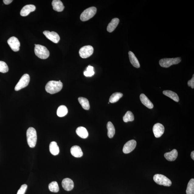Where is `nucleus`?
<instances>
[{
    "mask_svg": "<svg viewBox=\"0 0 194 194\" xmlns=\"http://www.w3.org/2000/svg\"><path fill=\"white\" fill-rule=\"evenodd\" d=\"M62 88L63 84L60 80L51 81L47 83L45 89L47 92L53 94L60 92Z\"/></svg>",
    "mask_w": 194,
    "mask_h": 194,
    "instance_id": "obj_1",
    "label": "nucleus"
},
{
    "mask_svg": "<svg viewBox=\"0 0 194 194\" xmlns=\"http://www.w3.org/2000/svg\"><path fill=\"white\" fill-rule=\"evenodd\" d=\"M28 144L31 148L34 147L36 145L37 136L36 130L33 127H29L26 132Z\"/></svg>",
    "mask_w": 194,
    "mask_h": 194,
    "instance_id": "obj_2",
    "label": "nucleus"
},
{
    "mask_svg": "<svg viewBox=\"0 0 194 194\" xmlns=\"http://www.w3.org/2000/svg\"><path fill=\"white\" fill-rule=\"evenodd\" d=\"M35 45V54L38 58L43 59L48 58L50 53L46 47L39 44Z\"/></svg>",
    "mask_w": 194,
    "mask_h": 194,
    "instance_id": "obj_3",
    "label": "nucleus"
},
{
    "mask_svg": "<svg viewBox=\"0 0 194 194\" xmlns=\"http://www.w3.org/2000/svg\"><path fill=\"white\" fill-rule=\"evenodd\" d=\"M153 179L154 181L158 185L167 187H169L171 185V180L165 175L156 174L154 176Z\"/></svg>",
    "mask_w": 194,
    "mask_h": 194,
    "instance_id": "obj_4",
    "label": "nucleus"
},
{
    "mask_svg": "<svg viewBox=\"0 0 194 194\" xmlns=\"http://www.w3.org/2000/svg\"><path fill=\"white\" fill-rule=\"evenodd\" d=\"M97 9L95 7H92L88 8L83 12L80 16V19L82 21L88 20L96 14Z\"/></svg>",
    "mask_w": 194,
    "mask_h": 194,
    "instance_id": "obj_5",
    "label": "nucleus"
},
{
    "mask_svg": "<svg viewBox=\"0 0 194 194\" xmlns=\"http://www.w3.org/2000/svg\"><path fill=\"white\" fill-rule=\"evenodd\" d=\"M181 58L180 57L172 58H164L159 61L160 66L164 68H168L174 64H177L181 62Z\"/></svg>",
    "mask_w": 194,
    "mask_h": 194,
    "instance_id": "obj_6",
    "label": "nucleus"
},
{
    "mask_svg": "<svg viewBox=\"0 0 194 194\" xmlns=\"http://www.w3.org/2000/svg\"><path fill=\"white\" fill-rule=\"evenodd\" d=\"M30 81V77L27 74H23L22 77L15 87V90L16 91H19L25 88L29 85Z\"/></svg>",
    "mask_w": 194,
    "mask_h": 194,
    "instance_id": "obj_7",
    "label": "nucleus"
},
{
    "mask_svg": "<svg viewBox=\"0 0 194 194\" xmlns=\"http://www.w3.org/2000/svg\"><path fill=\"white\" fill-rule=\"evenodd\" d=\"M94 52L93 47L91 45H86L81 47L79 50V54L82 58H87Z\"/></svg>",
    "mask_w": 194,
    "mask_h": 194,
    "instance_id": "obj_8",
    "label": "nucleus"
},
{
    "mask_svg": "<svg viewBox=\"0 0 194 194\" xmlns=\"http://www.w3.org/2000/svg\"><path fill=\"white\" fill-rule=\"evenodd\" d=\"M7 43L12 50L15 52L19 50L20 43L17 37L14 36L10 37L8 40Z\"/></svg>",
    "mask_w": 194,
    "mask_h": 194,
    "instance_id": "obj_9",
    "label": "nucleus"
},
{
    "mask_svg": "<svg viewBox=\"0 0 194 194\" xmlns=\"http://www.w3.org/2000/svg\"><path fill=\"white\" fill-rule=\"evenodd\" d=\"M43 33L47 39L53 43H58L60 40V37L59 35L54 31H45L43 32Z\"/></svg>",
    "mask_w": 194,
    "mask_h": 194,
    "instance_id": "obj_10",
    "label": "nucleus"
},
{
    "mask_svg": "<svg viewBox=\"0 0 194 194\" xmlns=\"http://www.w3.org/2000/svg\"><path fill=\"white\" fill-rule=\"evenodd\" d=\"M136 144L137 142L135 140H130L124 144L123 151L124 154L130 153L136 148Z\"/></svg>",
    "mask_w": 194,
    "mask_h": 194,
    "instance_id": "obj_11",
    "label": "nucleus"
},
{
    "mask_svg": "<svg viewBox=\"0 0 194 194\" xmlns=\"http://www.w3.org/2000/svg\"><path fill=\"white\" fill-rule=\"evenodd\" d=\"M165 128L163 124L157 123L154 125L153 128V131L154 136L156 138H159L164 133Z\"/></svg>",
    "mask_w": 194,
    "mask_h": 194,
    "instance_id": "obj_12",
    "label": "nucleus"
},
{
    "mask_svg": "<svg viewBox=\"0 0 194 194\" xmlns=\"http://www.w3.org/2000/svg\"><path fill=\"white\" fill-rule=\"evenodd\" d=\"M62 185L63 189L67 191H70L74 189V184L72 179L66 178L63 180Z\"/></svg>",
    "mask_w": 194,
    "mask_h": 194,
    "instance_id": "obj_13",
    "label": "nucleus"
},
{
    "mask_svg": "<svg viewBox=\"0 0 194 194\" xmlns=\"http://www.w3.org/2000/svg\"><path fill=\"white\" fill-rule=\"evenodd\" d=\"M36 9L35 5H29L25 6L20 12V15L22 16H26L31 12L34 11Z\"/></svg>",
    "mask_w": 194,
    "mask_h": 194,
    "instance_id": "obj_14",
    "label": "nucleus"
},
{
    "mask_svg": "<svg viewBox=\"0 0 194 194\" xmlns=\"http://www.w3.org/2000/svg\"><path fill=\"white\" fill-rule=\"evenodd\" d=\"M71 154L76 158H81L83 155L81 148L78 146H74L71 149Z\"/></svg>",
    "mask_w": 194,
    "mask_h": 194,
    "instance_id": "obj_15",
    "label": "nucleus"
},
{
    "mask_svg": "<svg viewBox=\"0 0 194 194\" xmlns=\"http://www.w3.org/2000/svg\"><path fill=\"white\" fill-rule=\"evenodd\" d=\"M140 100L141 101L142 103L143 104L144 106L148 108L152 109L154 107L153 104L148 99L147 97L145 95L143 94H140Z\"/></svg>",
    "mask_w": 194,
    "mask_h": 194,
    "instance_id": "obj_16",
    "label": "nucleus"
},
{
    "mask_svg": "<svg viewBox=\"0 0 194 194\" xmlns=\"http://www.w3.org/2000/svg\"><path fill=\"white\" fill-rule=\"evenodd\" d=\"M178 152L177 150L174 149L169 152H167L164 154V157L166 159L169 161H174L177 158Z\"/></svg>",
    "mask_w": 194,
    "mask_h": 194,
    "instance_id": "obj_17",
    "label": "nucleus"
},
{
    "mask_svg": "<svg viewBox=\"0 0 194 194\" xmlns=\"http://www.w3.org/2000/svg\"><path fill=\"white\" fill-rule=\"evenodd\" d=\"M52 5L53 9L57 12H62L64 9L63 3L60 0H54L52 1Z\"/></svg>",
    "mask_w": 194,
    "mask_h": 194,
    "instance_id": "obj_18",
    "label": "nucleus"
},
{
    "mask_svg": "<svg viewBox=\"0 0 194 194\" xmlns=\"http://www.w3.org/2000/svg\"><path fill=\"white\" fill-rule=\"evenodd\" d=\"M128 54L130 62L132 66L135 68H139L140 67V63L135 55L131 51H130L129 52Z\"/></svg>",
    "mask_w": 194,
    "mask_h": 194,
    "instance_id": "obj_19",
    "label": "nucleus"
},
{
    "mask_svg": "<svg viewBox=\"0 0 194 194\" xmlns=\"http://www.w3.org/2000/svg\"><path fill=\"white\" fill-rule=\"evenodd\" d=\"M120 22V19L118 18L113 19L110 23L109 24L107 30L109 33H112L113 31L118 26Z\"/></svg>",
    "mask_w": 194,
    "mask_h": 194,
    "instance_id": "obj_20",
    "label": "nucleus"
},
{
    "mask_svg": "<svg viewBox=\"0 0 194 194\" xmlns=\"http://www.w3.org/2000/svg\"><path fill=\"white\" fill-rule=\"evenodd\" d=\"M76 133L81 138H86L88 137V133L85 128L83 126H80L77 128L76 130Z\"/></svg>",
    "mask_w": 194,
    "mask_h": 194,
    "instance_id": "obj_21",
    "label": "nucleus"
},
{
    "mask_svg": "<svg viewBox=\"0 0 194 194\" xmlns=\"http://www.w3.org/2000/svg\"><path fill=\"white\" fill-rule=\"evenodd\" d=\"M163 94L166 96L169 97L172 100L177 102H178L179 99L178 96L176 93L170 90H165L163 92Z\"/></svg>",
    "mask_w": 194,
    "mask_h": 194,
    "instance_id": "obj_22",
    "label": "nucleus"
},
{
    "mask_svg": "<svg viewBox=\"0 0 194 194\" xmlns=\"http://www.w3.org/2000/svg\"><path fill=\"white\" fill-rule=\"evenodd\" d=\"M49 150L53 155L55 156L58 155L59 152V149L56 142L53 141L51 142L49 145Z\"/></svg>",
    "mask_w": 194,
    "mask_h": 194,
    "instance_id": "obj_23",
    "label": "nucleus"
},
{
    "mask_svg": "<svg viewBox=\"0 0 194 194\" xmlns=\"http://www.w3.org/2000/svg\"><path fill=\"white\" fill-rule=\"evenodd\" d=\"M107 128L108 130V137L112 138L113 137L115 134V128L113 124L110 122H109L107 124Z\"/></svg>",
    "mask_w": 194,
    "mask_h": 194,
    "instance_id": "obj_24",
    "label": "nucleus"
},
{
    "mask_svg": "<svg viewBox=\"0 0 194 194\" xmlns=\"http://www.w3.org/2000/svg\"><path fill=\"white\" fill-rule=\"evenodd\" d=\"M78 100L83 109L86 110L89 109L90 108L89 102L86 98H83V97H80L78 98Z\"/></svg>",
    "mask_w": 194,
    "mask_h": 194,
    "instance_id": "obj_25",
    "label": "nucleus"
},
{
    "mask_svg": "<svg viewBox=\"0 0 194 194\" xmlns=\"http://www.w3.org/2000/svg\"><path fill=\"white\" fill-rule=\"evenodd\" d=\"M68 112V110L67 107L62 105L59 107L57 110V115L58 116L62 117L66 116Z\"/></svg>",
    "mask_w": 194,
    "mask_h": 194,
    "instance_id": "obj_26",
    "label": "nucleus"
},
{
    "mask_svg": "<svg viewBox=\"0 0 194 194\" xmlns=\"http://www.w3.org/2000/svg\"><path fill=\"white\" fill-rule=\"evenodd\" d=\"M123 96V94L120 92H116L113 94L110 97L109 99V102L113 103L117 102Z\"/></svg>",
    "mask_w": 194,
    "mask_h": 194,
    "instance_id": "obj_27",
    "label": "nucleus"
},
{
    "mask_svg": "<svg viewBox=\"0 0 194 194\" xmlns=\"http://www.w3.org/2000/svg\"><path fill=\"white\" fill-rule=\"evenodd\" d=\"M187 194H194V179H192L188 183L186 191Z\"/></svg>",
    "mask_w": 194,
    "mask_h": 194,
    "instance_id": "obj_28",
    "label": "nucleus"
},
{
    "mask_svg": "<svg viewBox=\"0 0 194 194\" xmlns=\"http://www.w3.org/2000/svg\"><path fill=\"white\" fill-rule=\"evenodd\" d=\"M49 189L51 192L57 193L59 191V189L58 183L54 181L49 184Z\"/></svg>",
    "mask_w": 194,
    "mask_h": 194,
    "instance_id": "obj_29",
    "label": "nucleus"
},
{
    "mask_svg": "<svg viewBox=\"0 0 194 194\" xmlns=\"http://www.w3.org/2000/svg\"><path fill=\"white\" fill-rule=\"evenodd\" d=\"M123 120L124 122L126 123L133 121L134 120V116L133 113L128 111L124 116Z\"/></svg>",
    "mask_w": 194,
    "mask_h": 194,
    "instance_id": "obj_30",
    "label": "nucleus"
},
{
    "mask_svg": "<svg viewBox=\"0 0 194 194\" xmlns=\"http://www.w3.org/2000/svg\"><path fill=\"white\" fill-rule=\"evenodd\" d=\"M95 74L94 67L88 66L87 67L86 70L84 72V75L86 77H92Z\"/></svg>",
    "mask_w": 194,
    "mask_h": 194,
    "instance_id": "obj_31",
    "label": "nucleus"
},
{
    "mask_svg": "<svg viewBox=\"0 0 194 194\" xmlns=\"http://www.w3.org/2000/svg\"><path fill=\"white\" fill-rule=\"evenodd\" d=\"M9 70V67L6 63L3 61H0V72L2 73H7Z\"/></svg>",
    "mask_w": 194,
    "mask_h": 194,
    "instance_id": "obj_32",
    "label": "nucleus"
},
{
    "mask_svg": "<svg viewBox=\"0 0 194 194\" xmlns=\"http://www.w3.org/2000/svg\"><path fill=\"white\" fill-rule=\"evenodd\" d=\"M27 188V185L26 184L21 186L20 189L18 191L17 194H25Z\"/></svg>",
    "mask_w": 194,
    "mask_h": 194,
    "instance_id": "obj_33",
    "label": "nucleus"
},
{
    "mask_svg": "<svg viewBox=\"0 0 194 194\" xmlns=\"http://www.w3.org/2000/svg\"><path fill=\"white\" fill-rule=\"evenodd\" d=\"M188 85L189 87H191L192 89L194 88V74H193L192 78L191 80L189 81L188 82Z\"/></svg>",
    "mask_w": 194,
    "mask_h": 194,
    "instance_id": "obj_34",
    "label": "nucleus"
},
{
    "mask_svg": "<svg viewBox=\"0 0 194 194\" xmlns=\"http://www.w3.org/2000/svg\"><path fill=\"white\" fill-rule=\"evenodd\" d=\"M3 2L6 5H8L11 3L13 2L12 0H3Z\"/></svg>",
    "mask_w": 194,
    "mask_h": 194,
    "instance_id": "obj_35",
    "label": "nucleus"
},
{
    "mask_svg": "<svg viewBox=\"0 0 194 194\" xmlns=\"http://www.w3.org/2000/svg\"><path fill=\"white\" fill-rule=\"evenodd\" d=\"M191 157L193 160H194V151H192L191 154Z\"/></svg>",
    "mask_w": 194,
    "mask_h": 194,
    "instance_id": "obj_36",
    "label": "nucleus"
}]
</instances>
